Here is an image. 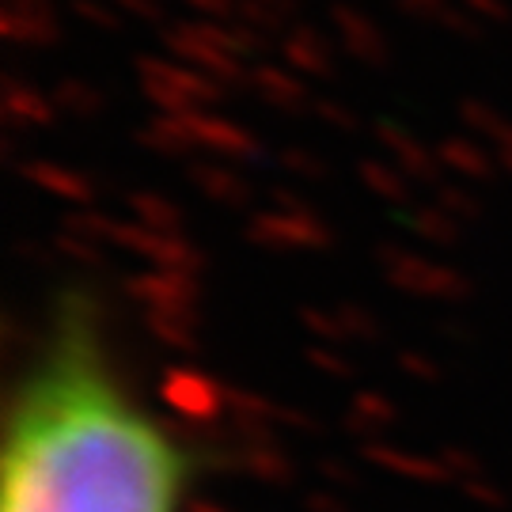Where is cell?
Segmentation results:
<instances>
[{
  "label": "cell",
  "instance_id": "cell-1",
  "mask_svg": "<svg viewBox=\"0 0 512 512\" xmlns=\"http://www.w3.org/2000/svg\"><path fill=\"white\" fill-rule=\"evenodd\" d=\"M194 456L114 365L88 293L57 296L4 414L0 512H186Z\"/></svg>",
  "mask_w": 512,
  "mask_h": 512
}]
</instances>
